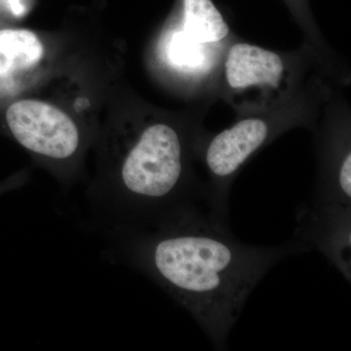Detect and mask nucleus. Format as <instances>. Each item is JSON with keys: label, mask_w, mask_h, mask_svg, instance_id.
<instances>
[{"label": "nucleus", "mask_w": 351, "mask_h": 351, "mask_svg": "<svg viewBox=\"0 0 351 351\" xmlns=\"http://www.w3.org/2000/svg\"><path fill=\"white\" fill-rule=\"evenodd\" d=\"M6 122L16 141L43 158L69 160L82 145L75 121L63 110L44 101H16L7 110Z\"/></svg>", "instance_id": "nucleus-2"}, {"label": "nucleus", "mask_w": 351, "mask_h": 351, "mask_svg": "<svg viewBox=\"0 0 351 351\" xmlns=\"http://www.w3.org/2000/svg\"><path fill=\"white\" fill-rule=\"evenodd\" d=\"M184 31L201 43H218L230 32L212 0H184Z\"/></svg>", "instance_id": "nucleus-6"}, {"label": "nucleus", "mask_w": 351, "mask_h": 351, "mask_svg": "<svg viewBox=\"0 0 351 351\" xmlns=\"http://www.w3.org/2000/svg\"><path fill=\"white\" fill-rule=\"evenodd\" d=\"M2 1L8 6V8L10 9L11 12L14 15L20 16L24 12V8H23L20 0H2Z\"/></svg>", "instance_id": "nucleus-8"}, {"label": "nucleus", "mask_w": 351, "mask_h": 351, "mask_svg": "<svg viewBox=\"0 0 351 351\" xmlns=\"http://www.w3.org/2000/svg\"><path fill=\"white\" fill-rule=\"evenodd\" d=\"M166 56L175 68L181 71H199L207 68V48L184 31L173 32L166 44Z\"/></svg>", "instance_id": "nucleus-7"}, {"label": "nucleus", "mask_w": 351, "mask_h": 351, "mask_svg": "<svg viewBox=\"0 0 351 351\" xmlns=\"http://www.w3.org/2000/svg\"><path fill=\"white\" fill-rule=\"evenodd\" d=\"M295 239L316 249L351 280V206L308 203L300 209Z\"/></svg>", "instance_id": "nucleus-3"}, {"label": "nucleus", "mask_w": 351, "mask_h": 351, "mask_svg": "<svg viewBox=\"0 0 351 351\" xmlns=\"http://www.w3.org/2000/svg\"><path fill=\"white\" fill-rule=\"evenodd\" d=\"M43 56L38 36L27 29L0 31V77L36 66Z\"/></svg>", "instance_id": "nucleus-5"}, {"label": "nucleus", "mask_w": 351, "mask_h": 351, "mask_svg": "<svg viewBox=\"0 0 351 351\" xmlns=\"http://www.w3.org/2000/svg\"><path fill=\"white\" fill-rule=\"evenodd\" d=\"M284 71L281 58L271 51L250 44L233 45L226 62V76L232 88L265 84L277 87Z\"/></svg>", "instance_id": "nucleus-4"}, {"label": "nucleus", "mask_w": 351, "mask_h": 351, "mask_svg": "<svg viewBox=\"0 0 351 351\" xmlns=\"http://www.w3.org/2000/svg\"><path fill=\"white\" fill-rule=\"evenodd\" d=\"M228 223L201 198L110 230L122 260L184 307L218 350L265 274L283 258L311 251L295 237L278 246L241 243Z\"/></svg>", "instance_id": "nucleus-1"}]
</instances>
